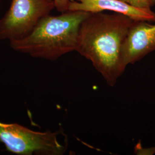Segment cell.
I'll return each mask as SVG.
<instances>
[{"label": "cell", "instance_id": "1", "mask_svg": "<svg viewBox=\"0 0 155 155\" xmlns=\"http://www.w3.org/2000/svg\"><path fill=\"white\" fill-rule=\"evenodd\" d=\"M134 20L124 15L89 13L79 31L76 51L91 61L110 86L125 71L121 61L124 40Z\"/></svg>", "mask_w": 155, "mask_h": 155}, {"label": "cell", "instance_id": "2", "mask_svg": "<svg viewBox=\"0 0 155 155\" xmlns=\"http://www.w3.org/2000/svg\"><path fill=\"white\" fill-rule=\"evenodd\" d=\"M89 12L67 11L58 16L43 17L32 32L20 40L10 42L12 48L36 58L54 61L76 51L79 31Z\"/></svg>", "mask_w": 155, "mask_h": 155}, {"label": "cell", "instance_id": "3", "mask_svg": "<svg viewBox=\"0 0 155 155\" xmlns=\"http://www.w3.org/2000/svg\"><path fill=\"white\" fill-rule=\"evenodd\" d=\"M61 130L34 131L17 124L0 121V142L8 151L19 155H61L67 144L59 140Z\"/></svg>", "mask_w": 155, "mask_h": 155}, {"label": "cell", "instance_id": "4", "mask_svg": "<svg viewBox=\"0 0 155 155\" xmlns=\"http://www.w3.org/2000/svg\"><path fill=\"white\" fill-rule=\"evenodd\" d=\"M54 8V0H12L0 20V40L11 42L25 38Z\"/></svg>", "mask_w": 155, "mask_h": 155}, {"label": "cell", "instance_id": "5", "mask_svg": "<svg viewBox=\"0 0 155 155\" xmlns=\"http://www.w3.org/2000/svg\"><path fill=\"white\" fill-rule=\"evenodd\" d=\"M155 51V24L135 21L130 28L121 49V61L125 68Z\"/></svg>", "mask_w": 155, "mask_h": 155}, {"label": "cell", "instance_id": "6", "mask_svg": "<svg viewBox=\"0 0 155 155\" xmlns=\"http://www.w3.org/2000/svg\"><path fill=\"white\" fill-rule=\"evenodd\" d=\"M68 11L89 13L105 11L124 15L134 21L155 22V12L151 9H140L120 0H70Z\"/></svg>", "mask_w": 155, "mask_h": 155}, {"label": "cell", "instance_id": "7", "mask_svg": "<svg viewBox=\"0 0 155 155\" xmlns=\"http://www.w3.org/2000/svg\"><path fill=\"white\" fill-rule=\"evenodd\" d=\"M130 5L140 9H151L155 5V0H120Z\"/></svg>", "mask_w": 155, "mask_h": 155}, {"label": "cell", "instance_id": "8", "mask_svg": "<svg viewBox=\"0 0 155 155\" xmlns=\"http://www.w3.org/2000/svg\"><path fill=\"white\" fill-rule=\"evenodd\" d=\"M55 9L59 12L63 13L68 11L70 0H54Z\"/></svg>", "mask_w": 155, "mask_h": 155}, {"label": "cell", "instance_id": "9", "mask_svg": "<svg viewBox=\"0 0 155 155\" xmlns=\"http://www.w3.org/2000/svg\"><path fill=\"white\" fill-rule=\"evenodd\" d=\"M0 1H1V0H0Z\"/></svg>", "mask_w": 155, "mask_h": 155}]
</instances>
